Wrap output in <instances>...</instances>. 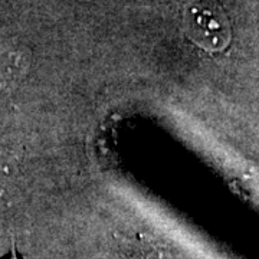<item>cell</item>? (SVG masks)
I'll return each mask as SVG.
<instances>
[{
    "mask_svg": "<svg viewBox=\"0 0 259 259\" xmlns=\"http://www.w3.org/2000/svg\"><path fill=\"white\" fill-rule=\"evenodd\" d=\"M187 35L209 52H219L231 40V26L216 0H187L185 9Z\"/></svg>",
    "mask_w": 259,
    "mask_h": 259,
    "instance_id": "cell-1",
    "label": "cell"
},
{
    "mask_svg": "<svg viewBox=\"0 0 259 259\" xmlns=\"http://www.w3.org/2000/svg\"><path fill=\"white\" fill-rule=\"evenodd\" d=\"M8 259H18V258H16V255H12V256H9Z\"/></svg>",
    "mask_w": 259,
    "mask_h": 259,
    "instance_id": "cell-2",
    "label": "cell"
}]
</instances>
